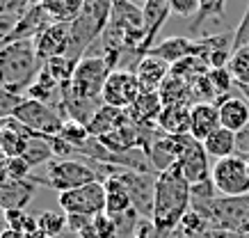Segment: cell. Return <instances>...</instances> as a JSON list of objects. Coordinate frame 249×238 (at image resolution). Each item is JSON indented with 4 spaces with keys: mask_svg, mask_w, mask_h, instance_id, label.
Wrapping results in <instances>:
<instances>
[{
    "mask_svg": "<svg viewBox=\"0 0 249 238\" xmlns=\"http://www.w3.org/2000/svg\"><path fill=\"white\" fill-rule=\"evenodd\" d=\"M192 208V185L183 177L178 165L167 172H160L156 179V197H153L151 220L158 227L160 236L167 238L178 229L183 218Z\"/></svg>",
    "mask_w": 249,
    "mask_h": 238,
    "instance_id": "cell-1",
    "label": "cell"
},
{
    "mask_svg": "<svg viewBox=\"0 0 249 238\" xmlns=\"http://www.w3.org/2000/svg\"><path fill=\"white\" fill-rule=\"evenodd\" d=\"M44 62L37 57L35 39L16 41L0 48V87L25 96L28 87L37 80Z\"/></svg>",
    "mask_w": 249,
    "mask_h": 238,
    "instance_id": "cell-2",
    "label": "cell"
},
{
    "mask_svg": "<svg viewBox=\"0 0 249 238\" xmlns=\"http://www.w3.org/2000/svg\"><path fill=\"white\" fill-rule=\"evenodd\" d=\"M192 211L204 218L208 227L222 229L235 236L249 234V197H224L215 195L211 200H195Z\"/></svg>",
    "mask_w": 249,
    "mask_h": 238,
    "instance_id": "cell-3",
    "label": "cell"
},
{
    "mask_svg": "<svg viewBox=\"0 0 249 238\" xmlns=\"http://www.w3.org/2000/svg\"><path fill=\"white\" fill-rule=\"evenodd\" d=\"M114 0H85L83 9L78 18L71 23V48H69V57L73 60H83L94 48L101 35L106 32L110 16H112Z\"/></svg>",
    "mask_w": 249,
    "mask_h": 238,
    "instance_id": "cell-4",
    "label": "cell"
},
{
    "mask_svg": "<svg viewBox=\"0 0 249 238\" xmlns=\"http://www.w3.org/2000/svg\"><path fill=\"white\" fill-rule=\"evenodd\" d=\"M32 183H41L57 190V195L69 190H76L83 185H89L94 181H103L96 169V163L89 161H62L55 158L46 165V174H30Z\"/></svg>",
    "mask_w": 249,
    "mask_h": 238,
    "instance_id": "cell-5",
    "label": "cell"
},
{
    "mask_svg": "<svg viewBox=\"0 0 249 238\" xmlns=\"http://www.w3.org/2000/svg\"><path fill=\"white\" fill-rule=\"evenodd\" d=\"M112 71L114 69L110 67V62L103 55H85L83 60L78 62L73 80L69 83V87L83 99L103 103V99H101L103 96V87H106Z\"/></svg>",
    "mask_w": 249,
    "mask_h": 238,
    "instance_id": "cell-6",
    "label": "cell"
},
{
    "mask_svg": "<svg viewBox=\"0 0 249 238\" xmlns=\"http://www.w3.org/2000/svg\"><path fill=\"white\" fill-rule=\"evenodd\" d=\"M14 119L21 122L32 135H39V138H55V135H60L62 128H64V122H67L57 112V108L41 103V101H32V99H25L18 106V110L14 112Z\"/></svg>",
    "mask_w": 249,
    "mask_h": 238,
    "instance_id": "cell-7",
    "label": "cell"
},
{
    "mask_svg": "<svg viewBox=\"0 0 249 238\" xmlns=\"http://www.w3.org/2000/svg\"><path fill=\"white\" fill-rule=\"evenodd\" d=\"M211 179L224 197H249V165L242 154L215 161Z\"/></svg>",
    "mask_w": 249,
    "mask_h": 238,
    "instance_id": "cell-8",
    "label": "cell"
},
{
    "mask_svg": "<svg viewBox=\"0 0 249 238\" xmlns=\"http://www.w3.org/2000/svg\"><path fill=\"white\" fill-rule=\"evenodd\" d=\"M57 204L67 215H87L94 218L106 213V181H94L89 185L57 195Z\"/></svg>",
    "mask_w": 249,
    "mask_h": 238,
    "instance_id": "cell-9",
    "label": "cell"
},
{
    "mask_svg": "<svg viewBox=\"0 0 249 238\" xmlns=\"http://www.w3.org/2000/svg\"><path fill=\"white\" fill-rule=\"evenodd\" d=\"M112 177H117L128 192L133 208L142 218L153 215V197H156V179L158 174L149 172H135V169H117Z\"/></svg>",
    "mask_w": 249,
    "mask_h": 238,
    "instance_id": "cell-10",
    "label": "cell"
},
{
    "mask_svg": "<svg viewBox=\"0 0 249 238\" xmlns=\"http://www.w3.org/2000/svg\"><path fill=\"white\" fill-rule=\"evenodd\" d=\"M142 85L137 80L135 71L128 69H117L110 73L106 87H103V103L112 108H121V110H128L133 103L137 101V96L142 94Z\"/></svg>",
    "mask_w": 249,
    "mask_h": 238,
    "instance_id": "cell-11",
    "label": "cell"
},
{
    "mask_svg": "<svg viewBox=\"0 0 249 238\" xmlns=\"http://www.w3.org/2000/svg\"><path fill=\"white\" fill-rule=\"evenodd\" d=\"M208 151L204 149V142L195 140L192 135H185V146H183L181 161H178V167H181L183 177L188 179L190 185L204 183V181H211L213 167L208 163Z\"/></svg>",
    "mask_w": 249,
    "mask_h": 238,
    "instance_id": "cell-12",
    "label": "cell"
},
{
    "mask_svg": "<svg viewBox=\"0 0 249 238\" xmlns=\"http://www.w3.org/2000/svg\"><path fill=\"white\" fill-rule=\"evenodd\" d=\"M71 48V23H53L48 25L37 39H35V51L41 62H48L60 55H69Z\"/></svg>",
    "mask_w": 249,
    "mask_h": 238,
    "instance_id": "cell-13",
    "label": "cell"
},
{
    "mask_svg": "<svg viewBox=\"0 0 249 238\" xmlns=\"http://www.w3.org/2000/svg\"><path fill=\"white\" fill-rule=\"evenodd\" d=\"M53 23L55 21L48 16V12L44 9V5L37 0V2H32L30 9L21 16V21L16 23V28L12 30V35L5 39L2 46H9V44H16V41H30V39H37L48 25H53Z\"/></svg>",
    "mask_w": 249,
    "mask_h": 238,
    "instance_id": "cell-14",
    "label": "cell"
},
{
    "mask_svg": "<svg viewBox=\"0 0 249 238\" xmlns=\"http://www.w3.org/2000/svg\"><path fill=\"white\" fill-rule=\"evenodd\" d=\"M169 73H172V64L160 60V57H156L151 53L142 55L135 64V76L140 80V85H142L144 92H158Z\"/></svg>",
    "mask_w": 249,
    "mask_h": 238,
    "instance_id": "cell-15",
    "label": "cell"
},
{
    "mask_svg": "<svg viewBox=\"0 0 249 238\" xmlns=\"http://www.w3.org/2000/svg\"><path fill=\"white\" fill-rule=\"evenodd\" d=\"M151 55L160 57V60L169 62V64H178V62L188 60V57H201V48H199V39L190 37H169L165 41H160L149 51Z\"/></svg>",
    "mask_w": 249,
    "mask_h": 238,
    "instance_id": "cell-16",
    "label": "cell"
},
{
    "mask_svg": "<svg viewBox=\"0 0 249 238\" xmlns=\"http://www.w3.org/2000/svg\"><path fill=\"white\" fill-rule=\"evenodd\" d=\"M142 12H144V30H146L142 55H146L156 46V37H158V32L162 30V25L167 23V18L172 14V5H169V0H146Z\"/></svg>",
    "mask_w": 249,
    "mask_h": 238,
    "instance_id": "cell-17",
    "label": "cell"
},
{
    "mask_svg": "<svg viewBox=\"0 0 249 238\" xmlns=\"http://www.w3.org/2000/svg\"><path fill=\"white\" fill-rule=\"evenodd\" d=\"M217 110H219V124L222 128H229L231 133H238L245 131L249 126V101L245 96H227L217 103Z\"/></svg>",
    "mask_w": 249,
    "mask_h": 238,
    "instance_id": "cell-18",
    "label": "cell"
},
{
    "mask_svg": "<svg viewBox=\"0 0 249 238\" xmlns=\"http://www.w3.org/2000/svg\"><path fill=\"white\" fill-rule=\"evenodd\" d=\"M32 138L35 135L21 122H16L14 117L0 122V149L5 151L7 158H18V156L25 154Z\"/></svg>",
    "mask_w": 249,
    "mask_h": 238,
    "instance_id": "cell-19",
    "label": "cell"
},
{
    "mask_svg": "<svg viewBox=\"0 0 249 238\" xmlns=\"http://www.w3.org/2000/svg\"><path fill=\"white\" fill-rule=\"evenodd\" d=\"M190 103H172V106H165L162 112H160L158 126L160 133H167V135H190L192 131V115H190Z\"/></svg>",
    "mask_w": 249,
    "mask_h": 238,
    "instance_id": "cell-20",
    "label": "cell"
},
{
    "mask_svg": "<svg viewBox=\"0 0 249 238\" xmlns=\"http://www.w3.org/2000/svg\"><path fill=\"white\" fill-rule=\"evenodd\" d=\"M162 99H160V92H142L137 96V101L126 110L130 124H137V126H156L160 112H162Z\"/></svg>",
    "mask_w": 249,
    "mask_h": 238,
    "instance_id": "cell-21",
    "label": "cell"
},
{
    "mask_svg": "<svg viewBox=\"0 0 249 238\" xmlns=\"http://www.w3.org/2000/svg\"><path fill=\"white\" fill-rule=\"evenodd\" d=\"M37 192V183L25 181H7L0 185V208L2 211H25Z\"/></svg>",
    "mask_w": 249,
    "mask_h": 238,
    "instance_id": "cell-22",
    "label": "cell"
},
{
    "mask_svg": "<svg viewBox=\"0 0 249 238\" xmlns=\"http://www.w3.org/2000/svg\"><path fill=\"white\" fill-rule=\"evenodd\" d=\"M190 115H192V131H190V135L199 140V142H204L211 133H215L222 126L219 124L217 103H195L190 108Z\"/></svg>",
    "mask_w": 249,
    "mask_h": 238,
    "instance_id": "cell-23",
    "label": "cell"
},
{
    "mask_svg": "<svg viewBox=\"0 0 249 238\" xmlns=\"http://www.w3.org/2000/svg\"><path fill=\"white\" fill-rule=\"evenodd\" d=\"M126 124H130L126 110L106 106V103H103V106L98 108V112L94 115V119L89 122L87 131H89V135H94V138H106V135H110V133L119 131L121 126H126Z\"/></svg>",
    "mask_w": 249,
    "mask_h": 238,
    "instance_id": "cell-24",
    "label": "cell"
},
{
    "mask_svg": "<svg viewBox=\"0 0 249 238\" xmlns=\"http://www.w3.org/2000/svg\"><path fill=\"white\" fill-rule=\"evenodd\" d=\"M135 211L133 201H130L128 192L124 188L117 177H107L106 179V213L110 218H121V215Z\"/></svg>",
    "mask_w": 249,
    "mask_h": 238,
    "instance_id": "cell-25",
    "label": "cell"
},
{
    "mask_svg": "<svg viewBox=\"0 0 249 238\" xmlns=\"http://www.w3.org/2000/svg\"><path fill=\"white\" fill-rule=\"evenodd\" d=\"M204 149L208 151V156L215 158V161L235 156L238 154V135L231 133L229 128H222V126H219L217 131L211 133V135L204 140Z\"/></svg>",
    "mask_w": 249,
    "mask_h": 238,
    "instance_id": "cell-26",
    "label": "cell"
},
{
    "mask_svg": "<svg viewBox=\"0 0 249 238\" xmlns=\"http://www.w3.org/2000/svg\"><path fill=\"white\" fill-rule=\"evenodd\" d=\"M78 238H119V227L117 220L107 213H98L89 218V222L76 234Z\"/></svg>",
    "mask_w": 249,
    "mask_h": 238,
    "instance_id": "cell-27",
    "label": "cell"
},
{
    "mask_svg": "<svg viewBox=\"0 0 249 238\" xmlns=\"http://www.w3.org/2000/svg\"><path fill=\"white\" fill-rule=\"evenodd\" d=\"M55 23H73L85 0H39Z\"/></svg>",
    "mask_w": 249,
    "mask_h": 238,
    "instance_id": "cell-28",
    "label": "cell"
},
{
    "mask_svg": "<svg viewBox=\"0 0 249 238\" xmlns=\"http://www.w3.org/2000/svg\"><path fill=\"white\" fill-rule=\"evenodd\" d=\"M80 60H73L69 55H60V57H53V60L44 62V69L55 78V83L60 85H69L73 80V73H76V67Z\"/></svg>",
    "mask_w": 249,
    "mask_h": 238,
    "instance_id": "cell-29",
    "label": "cell"
},
{
    "mask_svg": "<svg viewBox=\"0 0 249 238\" xmlns=\"http://www.w3.org/2000/svg\"><path fill=\"white\" fill-rule=\"evenodd\" d=\"M23 158H25V163L30 167H39V165H48L51 161H55V154H53V146L48 145V140L35 135L30 140V145H28V149H25Z\"/></svg>",
    "mask_w": 249,
    "mask_h": 238,
    "instance_id": "cell-30",
    "label": "cell"
},
{
    "mask_svg": "<svg viewBox=\"0 0 249 238\" xmlns=\"http://www.w3.org/2000/svg\"><path fill=\"white\" fill-rule=\"evenodd\" d=\"M227 69L233 78L235 87H249V46L233 51Z\"/></svg>",
    "mask_w": 249,
    "mask_h": 238,
    "instance_id": "cell-31",
    "label": "cell"
},
{
    "mask_svg": "<svg viewBox=\"0 0 249 238\" xmlns=\"http://www.w3.org/2000/svg\"><path fill=\"white\" fill-rule=\"evenodd\" d=\"M37 227L44 234V238H57L67 229V213H55V211H41L37 215Z\"/></svg>",
    "mask_w": 249,
    "mask_h": 238,
    "instance_id": "cell-32",
    "label": "cell"
},
{
    "mask_svg": "<svg viewBox=\"0 0 249 238\" xmlns=\"http://www.w3.org/2000/svg\"><path fill=\"white\" fill-rule=\"evenodd\" d=\"M224 7H227V0H199V12H196V16L192 18V23H190V32L196 35L208 18H213V16H224Z\"/></svg>",
    "mask_w": 249,
    "mask_h": 238,
    "instance_id": "cell-33",
    "label": "cell"
},
{
    "mask_svg": "<svg viewBox=\"0 0 249 238\" xmlns=\"http://www.w3.org/2000/svg\"><path fill=\"white\" fill-rule=\"evenodd\" d=\"M23 101H25V96L9 92L5 87H0V122H2V119H12Z\"/></svg>",
    "mask_w": 249,
    "mask_h": 238,
    "instance_id": "cell-34",
    "label": "cell"
},
{
    "mask_svg": "<svg viewBox=\"0 0 249 238\" xmlns=\"http://www.w3.org/2000/svg\"><path fill=\"white\" fill-rule=\"evenodd\" d=\"M5 167H7L9 181H25V179H30L32 167L25 163L23 156H18V158H7V161H5Z\"/></svg>",
    "mask_w": 249,
    "mask_h": 238,
    "instance_id": "cell-35",
    "label": "cell"
},
{
    "mask_svg": "<svg viewBox=\"0 0 249 238\" xmlns=\"http://www.w3.org/2000/svg\"><path fill=\"white\" fill-rule=\"evenodd\" d=\"M128 238H162L160 236L158 227L153 224L151 218H140L135 222V227H133V231H130Z\"/></svg>",
    "mask_w": 249,
    "mask_h": 238,
    "instance_id": "cell-36",
    "label": "cell"
},
{
    "mask_svg": "<svg viewBox=\"0 0 249 238\" xmlns=\"http://www.w3.org/2000/svg\"><path fill=\"white\" fill-rule=\"evenodd\" d=\"M37 0H0V14L2 16H23Z\"/></svg>",
    "mask_w": 249,
    "mask_h": 238,
    "instance_id": "cell-37",
    "label": "cell"
},
{
    "mask_svg": "<svg viewBox=\"0 0 249 238\" xmlns=\"http://www.w3.org/2000/svg\"><path fill=\"white\" fill-rule=\"evenodd\" d=\"M172 5V14L181 16V18H195L196 12H199V0H169Z\"/></svg>",
    "mask_w": 249,
    "mask_h": 238,
    "instance_id": "cell-38",
    "label": "cell"
},
{
    "mask_svg": "<svg viewBox=\"0 0 249 238\" xmlns=\"http://www.w3.org/2000/svg\"><path fill=\"white\" fill-rule=\"evenodd\" d=\"M245 46H249V7L242 16V21L238 23V28L233 30V51Z\"/></svg>",
    "mask_w": 249,
    "mask_h": 238,
    "instance_id": "cell-39",
    "label": "cell"
},
{
    "mask_svg": "<svg viewBox=\"0 0 249 238\" xmlns=\"http://www.w3.org/2000/svg\"><path fill=\"white\" fill-rule=\"evenodd\" d=\"M18 21H21V16H2L0 14V46H2L5 39L12 35V30L16 28Z\"/></svg>",
    "mask_w": 249,
    "mask_h": 238,
    "instance_id": "cell-40",
    "label": "cell"
},
{
    "mask_svg": "<svg viewBox=\"0 0 249 238\" xmlns=\"http://www.w3.org/2000/svg\"><path fill=\"white\" fill-rule=\"evenodd\" d=\"M238 154L249 156V126L238 133Z\"/></svg>",
    "mask_w": 249,
    "mask_h": 238,
    "instance_id": "cell-41",
    "label": "cell"
},
{
    "mask_svg": "<svg viewBox=\"0 0 249 238\" xmlns=\"http://www.w3.org/2000/svg\"><path fill=\"white\" fill-rule=\"evenodd\" d=\"M0 238H28V236L21 234V231H14V229H7V227H5V229L0 231Z\"/></svg>",
    "mask_w": 249,
    "mask_h": 238,
    "instance_id": "cell-42",
    "label": "cell"
},
{
    "mask_svg": "<svg viewBox=\"0 0 249 238\" xmlns=\"http://www.w3.org/2000/svg\"><path fill=\"white\" fill-rule=\"evenodd\" d=\"M9 181V174H7V167H5V163L0 165V185L2 183H7Z\"/></svg>",
    "mask_w": 249,
    "mask_h": 238,
    "instance_id": "cell-43",
    "label": "cell"
},
{
    "mask_svg": "<svg viewBox=\"0 0 249 238\" xmlns=\"http://www.w3.org/2000/svg\"><path fill=\"white\" fill-rule=\"evenodd\" d=\"M128 2H133L137 7H144V5H146V0H128Z\"/></svg>",
    "mask_w": 249,
    "mask_h": 238,
    "instance_id": "cell-44",
    "label": "cell"
},
{
    "mask_svg": "<svg viewBox=\"0 0 249 238\" xmlns=\"http://www.w3.org/2000/svg\"><path fill=\"white\" fill-rule=\"evenodd\" d=\"M238 90H240V92H242V94H245V99H247V101H249V87H238Z\"/></svg>",
    "mask_w": 249,
    "mask_h": 238,
    "instance_id": "cell-45",
    "label": "cell"
},
{
    "mask_svg": "<svg viewBox=\"0 0 249 238\" xmlns=\"http://www.w3.org/2000/svg\"><path fill=\"white\" fill-rule=\"evenodd\" d=\"M7 161V156H5V151H2V149H0V165H2V163Z\"/></svg>",
    "mask_w": 249,
    "mask_h": 238,
    "instance_id": "cell-46",
    "label": "cell"
},
{
    "mask_svg": "<svg viewBox=\"0 0 249 238\" xmlns=\"http://www.w3.org/2000/svg\"><path fill=\"white\" fill-rule=\"evenodd\" d=\"M57 238H78L76 234H62V236H57Z\"/></svg>",
    "mask_w": 249,
    "mask_h": 238,
    "instance_id": "cell-47",
    "label": "cell"
},
{
    "mask_svg": "<svg viewBox=\"0 0 249 238\" xmlns=\"http://www.w3.org/2000/svg\"><path fill=\"white\" fill-rule=\"evenodd\" d=\"M242 156H245V154H242ZM245 158H247V165H249V156H245Z\"/></svg>",
    "mask_w": 249,
    "mask_h": 238,
    "instance_id": "cell-48",
    "label": "cell"
},
{
    "mask_svg": "<svg viewBox=\"0 0 249 238\" xmlns=\"http://www.w3.org/2000/svg\"><path fill=\"white\" fill-rule=\"evenodd\" d=\"M240 238H249V234H245V236H240Z\"/></svg>",
    "mask_w": 249,
    "mask_h": 238,
    "instance_id": "cell-49",
    "label": "cell"
}]
</instances>
